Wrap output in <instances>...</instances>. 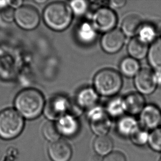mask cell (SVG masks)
I'll use <instances>...</instances> for the list:
<instances>
[{
    "instance_id": "ffe728a7",
    "label": "cell",
    "mask_w": 161,
    "mask_h": 161,
    "mask_svg": "<svg viewBox=\"0 0 161 161\" xmlns=\"http://www.w3.org/2000/svg\"><path fill=\"white\" fill-rule=\"evenodd\" d=\"M147 58L153 71H161V39H158L150 46Z\"/></svg>"
},
{
    "instance_id": "d590c367",
    "label": "cell",
    "mask_w": 161,
    "mask_h": 161,
    "mask_svg": "<svg viewBox=\"0 0 161 161\" xmlns=\"http://www.w3.org/2000/svg\"><path fill=\"white\" fill-rule=\"evenodd\" d=\"M46 2V1H35V2H36V3H39V4H40V3H45V2Z\"/></svg>"
},
{
    "instance_id": "ba28073f",
    "label": "cell",
    "mask_w": 161,
    "mask_h": 161,
    "mask_svg": "<svg viewBox=\"0 0 161 161\" xmlns=\"http://www.w3.org/2000/svg\"><path fill=\"white\" fill-rule=\"evenodd\" d=\"M117 23V17L111 8L103 7L97 9L92 18V24L96 31L106 33L114 29Z\"/></svg>"
},
{
    "instance_id": "e0dca14e",
    "label": "cell",
    "mask_w": 161,
    "mask_h": 161,
    "mask_svg": "<svg viewBox=\"0 0 161 161\" xmlns=\"http://www.w3.org/2000/svg\"><path fill=\"white\" fill-rule=\"evenodd\" d=\"M144 22L138 15L130 14L126 16L122 22V31L125 36L135 37Z\"/></svg>"
},
{
    "instance_id": "2e32d148",
    "label": "cell",
    "mask_w": 161,
    "mask_h": 161,
    "mask_svg": "<svg viewBox=\"0 0 161 161\" xmlns=\"http://www.w3.org/2000/svg\"><path fill=\"white\" fill-rule=\"evenodd\" d=\"M97 31L92 24L87 22L81 23L77 28L76 37L84 45H90L96 40Z\"/></svg>"
},
{
    "instance_id": "603a6c76",
    "label": "cell",
    "mask_w": 161,
    "mask_h": 161,
    "mask_svg": "<svg viewBox=\"0 0 161 161\" xmlns=\"http://www.w3.org/2000/svg\"><path fill=\"white\" fill-rule=\"evenodd\" d=\"M106 111L109 117H121L126 112L124 97H114L109 101L106 105Z\"/></svg>"
},
{
    "instance_id": "5bb4252c",
    "label": "cell",
    "mask_w": 161,
    "mask_h": 161,
    "mask_svg": "<svg viewBox=\"0 0 161 161\" xmlns=\"http://www.w3.org/2000/svg\"><path fill=\"white\" fill-rule=\"evenodd\" d=\"M124 101L126 112L129 115L140 114L146 106V100L144 95L139 92H133L125 96Z\"/></svg>"
},
{
    "instance_id": "74e56055",
    "label": "cell",
    "mask_w": 161,
    "mask_h": 161,
    "mask_svg": "<svg viewBox=\"0 0 161 161\" xmlns=\"http://www.w3.org/2000/svg\"><path fill=\"white\" fill-rule=\"evenodd\" d=\"M159 161H161V159L159 160Z\"/></svg>"
},
{
    "instance_id": "52a82bcc",
    "label": "cell",
    "mask_w": 161,
    "mask_h": 161,
    "mask_svg": "<svg viewBox=\"0 0 161 161\" xmlns=\"http://www.w3.org/2000/svg\"><path fill=\"white\" fill-rule=\"evenodd\" d=\"M40 21L39 13L33 7L23 5L15 9L14 22L18 26L25 31H32L37 28Z\"/></svg>"
},
{
    "instance_id": "f1b7e54d",
    "label": "cell",
    "mask_w": 161,
    "mask_h": 161,
    "mask_svg": "<svg viewBox=\"0 0 161 161\" xmlns=\"http://www.w3.org/2000/svg\"><path fill=\"white\" fill-rule=\"evenodd\" d=\"M103 161H126V159L123 153L115 151L107 155Z\"/></svg>"
},
{
    "instance_id": "4fadbf2b",
    "label": "cell",
    "mask_w": 161,
    "mask_h": 161,
    "mask_svg": "<svg viewBox=\"0 0 161 161\" xmlns=\"http://www.w3.org/2000/svg\"><path fill=\"white\" fill-rule=\"evenodd\" d=\"M98 94L93 87H86L80 90L76 94L75 104L83 109L92 108L96 106L98 101Z\"/></svg>"
},
{
    "instance_id": "83f0119b",
    "label": "cell",
    "mask_w": 161,
    "mask_h": 161,
    "mask_svg": "<svg viewBox=\"0 0 161 161\" xmlns=\"http://www.w3.org/2000/svg\"><path fill=\"white\" fill-rule=\"evenodd\" d=\"M148 144L153 150L161 152V127L150 132Z\"/></svg>"
},
{
    "instance_id": "277c9868",
    "label": "cell",
    "mask_w": 161,
    "mask_h": 161,
    "mask_svg": "<svg viewBox=\"0 0 161 161\" xmlns=\"http://www.w3.org/2000/svg\"><path fill=\"white\" fill-rule=\"evenodd\" d=\"M24 126V118L15 109H4L0 112L1 138L14 139L22 133Z\"/></svg>"
},
{
    "instance_id": "7402d4cb",
    "label": "cell",
    "mask_w": 161,
    "mask_h": 161,
    "mask_svg": "<svg viewBox=\"0 0 161 161\" xmlns=\"http://www.w3.org/2000/svg\"><path fill=\"white\" fill-rule=\"evenodd\" d=\"M120 71L124 76L134 78L141 70L139 62L130 57L122 59L119 65Z\"/></svg>"
},
{
    "instance_id": "f35d334b",
    "label": "cell",
    "mask_w": 161,
    "mask_h": 161,
    "mask_svg": "<svg viewBox=\"0 0 161 161\" xmlns=\"http://www.w3.org/2000/svg\"></svg>"
},
{
    "instance_id": "9c48e42d",
    "label": "cell",
    "mask_w": 161,
    "mask_h": 161,
    "mask_svg": "<svg viewBox=\"0 0 161 161\" xmlns=\"http://www.w3.org/2000/svg\"><path fill=\"white\" fill-rule=\"evenodd\" d=\"M134 83L137 92L142 95L153 94L157 87L154 78V72L151 69H141L134 78Z\"/></svg>"
},
{
    "instance_id": "7c38bea8",
    "label": "cell",
    "mask_w": 161,
    "mask_h": 161,
    "mask_svg": "<svg viewBox=\"0 0 161 161\" xmlns=\"http://www.w3.org/2000/svg\"><path fill=\"white\" fill-rule=\"evenodd\" d=\"M48 152L53 161H69L72 156L71 146L63 140L53 142L48 147Z\"/></svg>"
},
{
    "instance_id": "ac0fdd59",
    "label": "cell",
    "mask_w": 161,
    "mask_h": 161,
    "mask_svg": "<svg viewBox=\"0 0 161 161\" xmlns=\"http://www.w3.org/2000/svg\"><path fill=\"white\" fill-rule=\"evenodd\" d=\"M149 47L148 45L145 44L136 36L129 42L127 51L129 57L139 61L147 57Z\"/></svg>"
},
{
    "instance_id": "cb8c5ba5",
    "label": "cell",
    "mask_w": 161,
    "mask_h": 161,
    "mask_svg": "<svg viewBox=\"0 0 161 161\" xmlns=\"http://www.w3.org/2000/svg\"><path fill=\"white\" fill-rule=\"evenodd\" d=\"M94 148L97 154L101 156L108 155L113 148V142L111 138L105 136H100L94 142Z\"/></svg>"
},
{
    "instance_id": "30bf717a",
    "label": "cell",
    "mask_w": 161,
    "mask_h": 161,
    "mask_svg": "<svg viewBox=\"0 0 161 161\" xmlns=\"http://www.w3.org/2000/svg\"><path fill=\"white\" fill-rule=\"evenodd\" d=\"M125 42V36L122 31L113 29L103 34L101 39V46L105 53L114 54L121 50Z\"/></svg>"
},
{
    "instance_id": "d4e9b609",
    "label": "cell",
    "mask_w": 161,
    "mask_h": 161,
    "mask_svg": "<svg viewBox=\"0 0 161 161\" xmlns=\"http://www.w3.org/2000/svg\"><path fill=\"white\" fill-rule=\"evenodd\" d=\"M42 134L46 139L53 142L58 141L61 135L56 123L53 121H49L44 124Z\"/></svg>"
},
{
    "instance_id": "8fae6325",
    "label": "cell",
    "mask_w": 161,
    "mask_h": 161,
    "mask_svg": "<svg viewBox=\"0 0 161 161\" xmlns=\"http://www.w3.org/2000/svg\"><path fill=\"white\" fill-rule=\"evenodd\" d=\"M140 126L148 130L159 128L161 124V111L157 106L148 104L139 114Z\"/></svg>"
},
{
    "instance_id": "8992f818",
    "label": "cell",
    "mask_w": 161,
    "mask_h": 161,
    "mask_svg": "<svg viewBox=\"0 0 161 161\" xmlns=\"http://www.w3.org/2000/svg\"><path fill=\"white\" fill-rule=\"evenodd\" d=\"M71 103L65 96L57 95L51 97L45 103L44 114L50 121L58 120L69 112Z\"/></svg>"
},
{
    "instance_id": "e575fe53",
    "label": "cell",
    "mask_w": 161,
    "mask_h": 161,
    "mask_svg": "<svg viewBox=\"0 0 161 161\" xmlns=\"http://www.w3.org/2000/svg\"><path fill=\"white\" fill-rule=\"evenodd\" d=\"M92 161H103V156H101V155H98V154H96L95 155L92 157Z\"/></svg>"
},
{
    "instance_id": "44dd1931",
    "label": "cell",
    "mask_w": 161,
    "mask_h": 161,
    "mask_svg": "<svg viewBox=\"0 0 161 161\" xmlns=\"http://www.w3.org/2000/svg\"><path fill=\"white\" fill-rule=\"evenodd\" d=\"M158 31L154 24L151 23H144L140 29L136 37L147 45H151L158 38Z\"/></svg>"
},
{
    "instance_id": "4dcf8cb0",
    "label": "cell",
    "mask_w": 161,
    "mask_h": 161,
    "mask_svg": "<svg viewBox=\"0 0 161 161\" xmlns=\"http://www.w3.org/2000/svg\"><path fill=\"white\" fill-rule=\"evenodd\" d=\"M126 3L125 0H114L109 1V5L114 8L119 9L124 7Z\"/></svg>"
},
{
    "instance_id": "f546056e",
    "label": "cell",
    "mask_w": 161,
    "mask_h": 161,
    "mask_svg": "<svg viewBox=\"0 0 161 161\" xmlns=\"http://www.w3.org/2000/svg\"><path fill=\"white\" fill-rule=\"evenodd\" d=\"M14 12L15 10L8 6L1 11V17L5 22H13L14 21Z\"/></svg>"
},
{
    "instance_id": "4316f807",
    "label": "cell",
    "mask_w": 161,
    "mask_h": 161,
    "mask_svg": "<svg viewBox=\"0 0 161 161\" xmlns=\"http://www.w3.org/2000/svg\"><path fill=\"white\" fill-rule=\"evenodd\" d=\"M72 13L78 17L84 15L89 8V2L84 0H74L69 3Z\"/></svg>"
},
{
    "instance_id": "6da1fadb",
    "label": "cell",
    "mask_w": 161,
    "mask_h": 161,
    "mask_svg": "<svg viewBox=\"0 0 161 161\" xmlns=\"http://www.w3.org/2000/svg\"><path fill=\"white\" fill-rule=\"evenodd\" d=\"M15 109L27 119L38 117L44 111L45 102L42 92L35 89L23 90L17 94L14 101Z\"/></svg>"
},
{
    "instance_id": "1f68e13d",
    "label": "cell",
    "mask_w": 161,
    "mask_h": 161,
    "mask_svg": "<svg viewBox=\"0 0 161 161\" xmlns=\"http://www.w3.org/2000/svg\"><path fill=\"white\" fill-rule=\"evenodd\" d=\"M23 1L17 0V1H8V6L14 10L19 8L23 6Z\"/></svg>"
},
{
    "instance_id": "d6a6232c",
    "label": "cell",
    "mask_w": 161,
    "mask_h": 161,
    "mask_svg": "<svg viewBox=\"0 0 161 161\" xmlns=\"http://www.w3.org/2000/svg\"><path fill=\"white\" fill-rule=\"evenodd\" d=\"M155 82L158 86H161V71H153Z\"/></svg>"
},
{
    "instance_id": "3957f363",
    "label": "cell",
    "mask_w": 161,
    "mask_h": 161,
    "mask_svg": "<svg viewBox=\"0 0 161 161\" xmlns=\"http://www.w3.org/2000/svg\"><path fill=\"white\" fill-rule=\"evenodd\" d=\"M122 85L121 75L112 69L101 70L94 77V89L101 96H114L120 90Z\"/></svg>"
},
{
    "instance_id": "8d00e7d4",
    "label": "cell",
    "mask_w": 161,
    "mask_h": 161,
    "mask_svg": "<svg viewBox=\"0 0 161 161\" xmlns=\"http://www.w3.org/2000/svg\"><path fill=\"white\" fill-rule=\"evenodd\" d=\"M160 35H161V31H160Z\"/></svg>"
},
{
    "instance_id": "5b68a950",
    "label": "cell",
    "mask_w": 161,
    "mask_h": 161,
    "mask_svg": "<svg viewBox=\"0 0 161 161\" xmlns=\"http://www.w3.org/2000/svg\"><path fill=\"white\" fill-rule=\"evenodd\" d=\"M87 117L95 134L98 136L106 135L111 128V121L105 109L96 105L88 110Z\"/></svg>"
},
{
    "instance_id": "d6986e66",
    "label": "cell",
    "mask_w": 161,
    "mask_h": 161,
    "mask_svg": "<svg viewBox=\"0 0 161 161\" xmlns=\"http://www.w3.org/2000/svg\"><path fill=\"white\" fill-rule=\"evenodd\" d=\"M140 126L139 122L133 115H123L120 118L117 123L118 130L125 136L130 137Z\"/></svg>"
},
{
    "instance_id": "9a60e30c",
    "label": "cell",
    "mask_w": 161,
    "mask_h": 161,
    "mask_svg": "<svg viewBox=\"0 0 161 161\" xmlns=\"http://www.w3.org/2000/svg\"><path fill=\"white\" fill-rule=\"evenodd\" d=\"M57 125L61 134L70 137L75 134L78 131V121L76 117L67 114L56 122Z\"/></svg>"
},
{
    "instance_id": "484cf974",
    "label": "cell",
    "mask_w": 161,
    "mask_h": 161,
    "mask_svg": "<svg viewBox=\"0 0 161 161\" xmlns=\"http://www.w3.org/2000/svg\"><path fill=\"white\" fill-rule=\"evenodd\" d=\"M150 132L147 129L140 126L132 134L130 139L134 144L139 146H142L148 144Z\"/></svg>"
},
{
    "instance_id": "7a4b0ae2",
    "label": "cell",
    "mask_w": 161,
    "mask_h": 161,
    "mask_svg": "<svg viewBox=\"0 0 161 161\" xmlns=\"http://www.w3.org/2000/svg\"><path fill=\"white\" fill-rule=\"evenodd\" d=\"M43 18L49 28L56 31H62L71 24L73 13L69 6L65 3L53 2L44 9Z\"/></svg>"
},
{
    "instance_id": "836d02e7",
    "label": "cell",
    "mask_w": 161,
    "mask_h": 161,
    "mask_svg": "<svg viewBox=\"0 0 161 161\" xmlns=\"http://www.w3.org/2000/svg\"><path fill=\"white\" fill-rule=\"evenodd\" d=\"M8 7V1H0V10L2 11Z\"/></svg>"
}]
</instances>
